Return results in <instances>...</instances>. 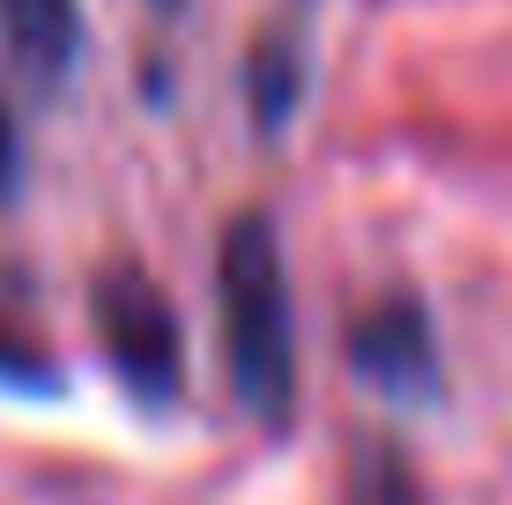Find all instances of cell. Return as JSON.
Returning a JSON list of instances; mask_svg holds the SVG:
<instances>
[{"instance_id":"1","label":"cell","mask_w":512,"mask_h":505,"mask_svg":"<svg viewBox=\"0 0 512 505\" xmlns=\"http://www.w3.org/2000/svg\"><path fill=\"white\" fill-rule=\"evenodd\" d=\"M216 312H223V357L231 387L260 424L297 416V305L290 268L268 216H231L216 238Z\"/></svg>"},{"instance_id":"9","label":"cell","mask_w":512,"mask_h":505,"mask_svg":"<svg viewBox=\"0 0 512 505\" xmlns=\"http://www.w3.org/2000/svg\"><path fill=\"white\" fill-rule=\"evenodd\" d=\"M164 8H179V0H164Z\"/></svg>"},{"instance_id":"3","label":"cell","mask_w":512,"mask_h":505,"mask_svg":"<svg viewBox=\"0 0 512 505\" xmlns=\"http://www.w3.org/2000/svg\"><path fill=\"white\" fill-rule=\"evenodd\" d=\"M349 364H357L364 387L401 394V402H431L438 394V335H431V312L409 290H386L357 312L349 327Z\"/></svg>"},{"instance_id":"5","label":"cell","mask_w":512,"mask_h":505,"mask_svg":"<svg viewBox=\"0 0 512 505\" xmlns=\"http://www.w3.org/2000/svg\"><path fill=\"white\" fill-rule=\"evenodd\" d=\"M342 498L349 505H423V483H416V468L401 461L386 439H372V446L349 454V491Z\"/></svg>"},{"instance_id":"6","label":"cell","mask_w":512,"mask_h":505,"mask_svg":"<svg viewBox=\"0 0 512 505\" xmlns=\"http://www.w3.org/2000/svg\"><path fill=\"white\" fill-rule=\"evenodd\" d=\"M297 52L282 45V38H268L253 52V119H260V134H282L290 127V112H297Z\"/></svg>"},{"instance_id":"2","label":"cell","mask_w":512,"mask_h":505,"mask_svg":"<svg viewBox=\"0 0 512 505\" xmlns=\"http://www.w3.org/2000/svg\"><path fill=\"white\" fill-rule=\"evenodd\" d=\"M90 320L97 342L112 357V372L127 379L141 402H179V379H186V327L171 298L149 283L141 268H104L90 283Z\"/></svg>"},{"instance_id":"4","label":"cell","mask_w":512,"mask_h":505,"mask_svg":"<svg viewBox=\"0 0 512 505\" xmlns=\"http://www.w3.org/2000/svg\"><path fill=\"white\" fill-rule=\"evenodd\" d=\"M0 45L38 90L67 82L82 52V0H0Z\"/></svg>"},{"instance_id":"8","label":"cell","mask_w":512,"mask_h":505,"mask_svg":"<svg viewBox=\"0 0 512 505\" xmlns=\"http://www.w3.org/2000/svg\"><path fill=\"white\" fill-rule=\"evenodd\" d=\"M38 372H45V364H38V357H30V350H23V342H15V335H8V327H0V379H23V387H38Z\"/></svg>"},{"instance_id":"7","label":"cell","mask_w":512,"mask_h":505,"mask_svg":"<svg viewBox=\"0 0 512 505\" xmlns=\"http://www.w3.org/2000/svg\"><path fill=\"white\" fill-rule=\"evenodd\" d=\"M23 186V127H15V112H8V97H0V201Z\"/></svg>"}]
</instances>
